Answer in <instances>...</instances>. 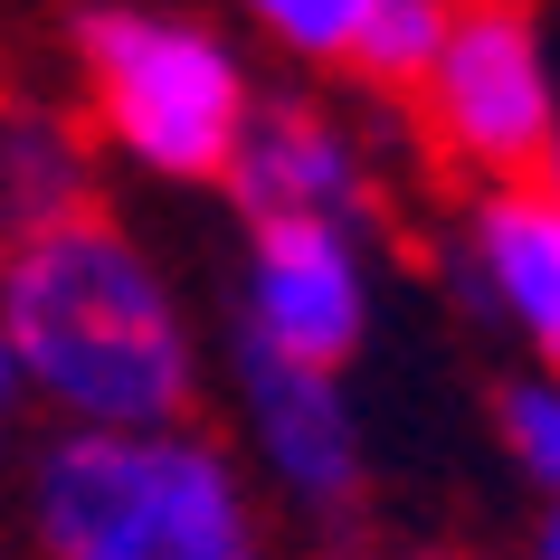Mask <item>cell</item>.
Returning <instances> with one entry per match:
<instances>
[{"instance_id":"7a4b0ae2","label":"cell","mask_w":560,"mask_h":560,"mask_svg":"<svg viewBox=\"0 0 560 560\" xmlns=\"http://www.w3.org/2000/svg\"><path fill=\"white\" fill-rule=\"evenodd\" d=\"M38 541L48 560H257L229 456L180 428H77L38 475Z\"/></svg>"},{"instance_id":"30bf717a","label":"cell","mask_w":560,"mask_h":560,"mask_svg":"<svg viewBox=\"0 0 560 560\" xmlns=\"http://www.w3.org/2000/svg\"><path fill=\"white\" fill-rule=\"evenodd\" d=\"M438 30H446V0H371L352 67H361V77H381V86H418L428 58H438Z\"/></svg>"},{"instance_id":"6da1fadb","label":"cell","mask_w":560,"mask_h":560,"mask_svg":"<svg viewBox=\"0 0 560 560\" xmlns=\"http://www.w3.org/2000/svg\"><path fill=\"white\" fill-rule=\"evenodd\" d=\"M0 352L20 389L38 381V399L105 438H152L190 399V342L172 295L143 247L95 209L0 247Z\"/></svg>"},{"instance_id":"4fadbf2b","label":"cell","mask_w":560,"mask_h":560,"mask_svg":"<svg viewBox=\"0 0 560 560\" xmlns=\"http://www.w3.org/2000/svg\"><path fill=\"white\" fill-rule=\"evenodd\" d=\"M541 200L560 209V133H551V152H541Z\"/></svg>"},{"instance_id":"5bb4252c","label":"cell","mask_w":560,"mask_h":560,"mask_svg":"<svg viewBox=\"0 0 560 560\" xmlns=\"http://www.w3.org/2000/svg\"><path fill=\"white\" fill-rule=\"evenodd\" d=\"M10 399H20V371H10V352H0V409H10Z\"/></svg>"},{"instance_id":"7c38bea8","label":"cell","mask_w":560,"mask_h":560,"mask_svg":"<svg viewBox=\"0 0 560 560\" xmlns=\"http://www.w3.org/2000/svg\"><path fill=\"white\" fill-rule=\"evenodd\" d=\"M503 438H513V456H523L541 485H560V389L551 381H532L503 399Z\"/></svg>"},{"instance_id":"5b68a950","label":"cell","mask_w":560,"mask_h":560,"mask_svg":"<svg viewBox=\"0 0 560 560\" xmlns=\"http://www.w3.org/2000/svg\"><path fill=\"white\" fill-rule=\"evenodd\" d=\"M247 342L295 371H342L361 342V257L332 219H266L257 229V276H247Z\"/></svg>"},{"instance_id":"52a82bcc","label":"cell","mask_w":560,"mask_h":560,"mask_svg":"<svg viewBox=\"0 0 560 560\" xmlns=\"http://www.w3.org/2000/svg\"><path fill=\"white\" fill-rule=\"evenodd\" d=\"M229 180H237V200L257 209V229L266 219H332L342 229V209L361 190V162L324 115L276 105V115H247V133L229 152Z\"/></svg>"},{"instance_id":"8fae6325","label":"cell","mask_w":560,"mask_h":560,"mask_svg":"<svg viewBox=\"0 0 560 560\" xmlns=\"http://www.w3.org/2000/svg\"><path fill=\"white\" fill-rule=\"evenodd\" d=\"M257 20L285 38V48H304V58H352L371 0H257Z\"/></svg>"},{"instance_id":"ba28073f","label":"cell","mask_w":560,"mask_h":560,"mask_svg":"<svg viewBox=\"0 0 560 560\" xmlns=\"http://www.w3.org/2000/svg\"><path fill=\"white\" fill-rule=\"evenodd\" d=\"M475 257H485V295L560 361V209L541 190H494L475 209Z\"/></svg>"},{"instance_id":"8992f818","label":"cell","mask_w":560,"mask_h":560,"mask_svg":"<svg viewBox=\"0 0 560 560\" xmlns=\"http://www.w3.org/2000/svg\"><path fill=\"white\" fill-rule=\"evenodd\" d=\"M247 418H257L276 475L295 485L304 503H352L361 485V438H352V409L324 371H295V361H266L247 342Z\"/></svg>"},{"instance_id":"9c48e42d","label":"cell","mask_w":560,"mask_h":560,"mask_svg":"<svg viewBox=\"0 0 560 560\" xmlns=\"http://www.w3.org/2000/svg\"><path fill=\"white\" fill-rule=\"evenodd\" d=\"M86 209V143L48 105H0V247Z\"/></svg>"},{"instance_id":"9a60e30c","label":"cell","mask_w":560,"mask_h":560,"mask_svg":"<svg viewBox=\"0 0 560 560\" xmlns=\"http://www.w3.org/2000/svg\"><path fill=\"white\" fill-rule=\"evenodd\" d=\"M541 560H560V513H551V532H541Z\"/></svg>"},{"instance_id":"277c9868","label":"cell","mask_w":560,"mask_h":560,"mask_svg":"<svg viewBox=\"0 0 560 560\" xmlns=\"http://www.w3.org/2000/svg\"><path fill=\"white\" fill-rule=\"evenodd\" d=\"M418 95H428L446 162H466V172L503 180V190L523 172H541V152L560 133L541 30H532L523 0H446V30H438V58H428Z\"/></svg>"},{"instance_id":"3957f363","label":"cell","mask_w":560,"mask_h":560,"mask_svg":"<svg viewBox=\"0 0 560 560\" xmlns=\"http://www.w3.org/2000/svg\"><path fill=\"white\" fill-rule=\"evenodd\" d=\"M77 58H86V86H95V124L133 162L172 180L229 172L237 133H247V77L209 30L162 20V10H86Z\"/></svg>"}]
</instances>
